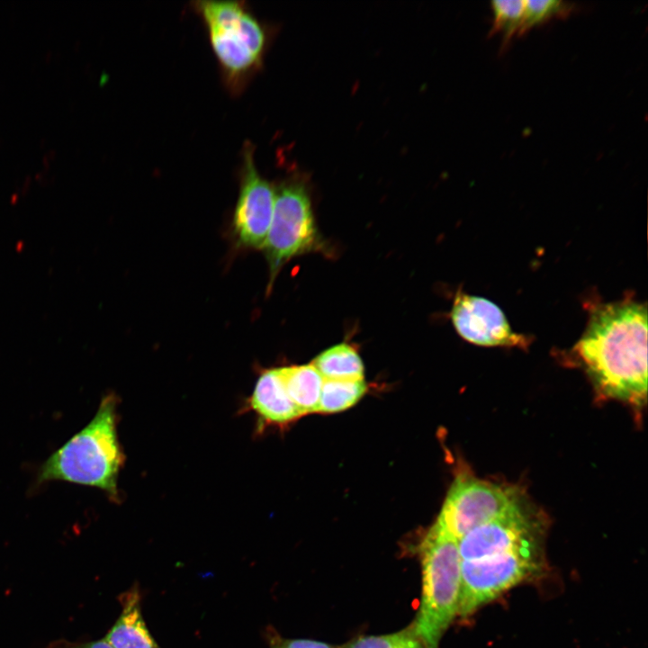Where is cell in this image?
I'll return each mask as SVG.
<instances>
[{
	"label": "cell",
	"mask_w": 648,
	"mask_h": 648,
	"mask_svg": "<svg viewBox=\"0 0 648 648\" xmlns=\"http://www.w3.org/2000/svg\"><path fill=\"white\" fill-rule=\"evenodd\" d=\"M193 8L207 31L225 86L241 94L262 65L267 43L264 25L244 1H196Z\"/></svg>",
	"instance_id": "cell-3"
},
{
	"label": "cell",
	"mask_w": 648,
	"mask_h": 648,
	"mask_svg": "<svg viewBox=\"0 0 648 648\" xmlns=\"http://www.w3.org/2000/svg\"><path fill=\"white\" fill-rule=\"evenodd\" d=\"M575 4L562 0H525L521 33L555 17L568 16Z\"/></svg>",
	"instance_id": "cell-17"
},
{
	"label": "cell",
	"mask_w": 648,
	"mask_h": 648,
	"mask_svg": "<svg viewBox=\"0 0 648 648\" xmlns=\"http://www.w3.org/2000/svg\"><path fill=\"white\" fill-rule=\"evenodd\" d=\"M270 648H333L328 644L310 639H284L276 634L269 637Z\"/></svg>",
	"instance_id": "cell-19"
},
{
	"label": "cell",
	"mask_w": 648,
	"mask_h": 648,
	"mask_svg": "<svg viewBox=\"0 0 648 648\" xmlns=\"http://www.w3.org/2000/svg\"><path fill=\"white\" fill-rule=\"evenodd\" d=\"M539 533L538 526L518 503L458 539L459 554L467 561L540 546Z\"/></svg>",
	"instance_id": "cell-9"
},
{
	"label": "cell",
	"mask_w": 648,
	"mask_h": 648,
	"mask_svg": "<svg viewBox=\"0 0 648 648\" xmlns=\"http://www.w3.org/2000/svg\"><path fill=\"white\" fill-rule=\"evenodd\" d=\"M48 648H114L104 638L86 643H71L68 641H56L50 644Z\"/></svg>",
	"instance_id": "cell-20"
},
{
	"label": "cell",
	"mask_w": 648,
	"mask_h": 648,
	"mask_svg": "<svg viewBox=\"0 0 648 648\" xmlns=\"http://www.w3.org/2000/svg\"><path fill=\"white\" fill-rule=\"evenodd\" d=\"M120 600L122 613L104 639L114 648H160L143 619L139 586L122 593Z\"/></svg>",
	"instance_id": "cell-12"
},
{
	"label": "cell",
	"mask_w": 648,
	"mask_h": 648,
	"mask_svg": "<svg viewBox=\"0 0 648 648\" xmlns=\"http://www.w3.org/2000/svg\"><path fill=\"white\" fill-rule=\"evenodd\" d=\"M274 187L257 171L254 149L246 143L242 150L239 191L232 227L238 245L262 248L272 221Z\"/></svg>",
	"instance_id": "cell-8"
},
{
	"label": "cell",
	"mask_w": 648,
	"mask_h": 648,
	"mask_svg": "<svg viewBox=\"0 0 648 648\" xmlns=\"http://www.w3.org/2000/svg\"><path fill=\"white\" fill-rule=\"evenodd\" d=\"M366 391L364 379H323L318 411L335 413L346 410L358 402Z\"/></svg>",
	"instance_id": "cell-15"
},
{
	"label": "cell",
	"mask_w": 648,
	"mask_h": 648,
	"mask_svg": "<svg viewBox=\"0 0 648 648\" xmlns=\"http://www.w3.org/2000/svg\"><path fill=\"white\" fill-rule=\"evenodd\" d=\"M422 594L412 626L426 648H439L441 638L458 615L461 562L458 540L439 521L419 545Z\"/></svg>",
	"instance_id": "cell-4"
},
{
	"label": "cell",
	"mask_w": 648,
	"mask_h": 648,
	"mask_svg": "<svg viewBox=\"0 0 648 648\" xmlns=\"http://www.w3.org/2000/svg\"><path fill=\"white\" fill-rule=\"evenodd\" d=\"M118 403L113 393L104 396L91 421L41 464L37 482L94 487L117 501L118 477L125 461L117 434Z\"/></svg>",
	"instance_id": "cell-2"
},
{
	"label": "cell",
	"mask_w": 648,
	"mask_h": 648,
	"mask_svg": "<svg viewBox=\"0 0 648 648\" xmlns=\"http://www.w3.org/2000/svg\"><path fill=\"white\" fill-rule=\"evenodd\" d=\"M490 5L493 20L489 35L501 32L505 47L514 36L522 35L525 0H493Z\"/></svg>",
	"instance_id": "cell-16"
},
{
	"label": "cell",
	"mask_w": 648,
	"mask_h": 648,
	"mask_svg": "<svg viewBox=\"0 0 648 648\" xmlns=\"http://www.w3.org/2000/svg\"><path fill=\"white\" fill-rule=\"evenodd\" d=\"M451 319L457 333L478 346L526 348L530 341L512 330L499 306L482 297L459 292L454 301Z\"/></svg>",
	"instance_id": "cell-10"
},
{
	"label": "cell",
	"mask_w": 648,
	"mask_h": 648,
	"mask_svg": "<svg viewBox=\"0 0 648 648\" xmlns=\"http://www.w3.org/2000/svg\"><path fill=\"white\" fill-rule=\"evenodd\" d=\"M287 393L301 415L319 410L323 378L311 364L283 367Z\"/></svg>",
	"instance_id": "cell-13"
},
{
	"label": "cell",
	"mask_w": 648,
	"mask_h": 648,
	"mask_svg": "<svg viewBox=\"0 0 648 648\" xmlns=\"http://www.w3.org/2000/svg\"><path fill=\"white\" fill-rule=\"evenodd\" d=\"M318 239L305 185L298 180L284 181L274 188L272 221L262 248L269 266L268 289L284 265L315 248Z\"/></svg>",
	"instance_id": "cell-5"
},
{
	"label": "cell",
	"mask_w": 648,
	"mask_h": 648,
	"mask_svg": "<svg viewBox=\"0 0 648 648\" xmlns=\"http://www.w3.org/2000/svg\"><path fill=\"white\" fill-rule=\"evenodd\" d=\"M311 364L323 379H364V364L357 351L346 343L336 345L320 353Z\"/></svg>",
	"instance_id": "cell-14"
},
{
	"label": "cell",
	"mask_w": 648,
	"mask_h": 648,
	"mask_svg": "<svg viewBox=\"0 0 648 648\" xmlns=\"http://www.w3.org/2000/svg\"><path fill=\"white\" fill-rule=\"evenodd\" d=\"M518 503V496L510 489L471 475L459 474L436 520L458 540Z\"/></svg>",
	"instance_id": "cell-7"
},
{
	"label": "cell",
	"mask_w": 648,
	"mask_h": 648,
	"mask_svg": "<svg viewBox=\"0 0 648 648\" xmlns=\"http://www.w3.org/2000/svg\"><path fill=\"white\" fill-rule=\"evenodd\" d=\"M242 410L256 415L259 431L269 426L286 427L302 417L287 393L283 367L266 369L259 374Z\"/></svg>",
	"instance_id": "cell-11"
},
{
	"label": "cell",
	"mask_w": 648,
	"mask_h": 648,
	"mask_svg": "<svg viewBox=\"0 0 648 648\" xmlns=\"http://www.w3.org/2000/svg\"><path fill=\"white\" fill-rule=\"evenodd\" d=\"M542 570L540 546L462 560L458 615L470 616L507 590L538 576Z\"/></svg>",
	"instance_id": "cell-6"
},
{
	"label": "cell",
	"mask_w": 648,
	"mask_h": 648,
	"mask_svg": "<svg viewBox=\"0 0 648 648\" xmlns=\"http://www.w3.org/2000/svg\"><path fill=\"white\" fill-rule=\"evenodd\" d=\"M574 351L606 397L640 406L647 394V309L624 300L592 309Z\"/></svg>",
	"instance_id": "cell-1"
},
{
	"label": "cell",
	"mask_w": 648,
	"mask_h": 648,
	"mask_svg": "<svg viewBox=\"0 0 648 648\" xmlns=\"http://www.w3.org/2000/svg\"><path fill=\"white\" fill-rule=\"evenodd\" d=\"M344 648H426L413 627L382 635H364L346 644Z\"/></svg>",
	"instance_id": "cell-18"
}]
</instances>
